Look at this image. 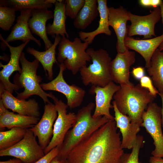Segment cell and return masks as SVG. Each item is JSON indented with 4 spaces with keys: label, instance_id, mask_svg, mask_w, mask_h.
<instances>
[{
    "label": "cell",
    "instance_id": "1",
    "mask_svg": "<svg viewBox=\"0 0 163 163\" xmlns=\"http://www.w3.org/2000/svg\"><path fill=\"white\" fill-rule=\"evenodd\" d=\"M110 120L75 146L69 154L68 163H122L125 153L120 133Z\"/></svg>",
    "mask_w": 163,
    "mask_h": 163
},
{
    "label": "cell",
    "instance_id": "2",
    "mask_svg": "<svg viewBox=\"0 0 163 163\" xmlns=\"http://www.w3.org/2000/svg\"><path fill=\"white\" fill-rule=\"evenodd\" d=\"M95 107V104L91 102L78 110L74 124L59 148V153L56 156L59 159L66 160L75 146L110 120L105 116L94 118L92 112Z\"/></svg>",
    "mask_w": 163,
    "mask_h": 163
},
{
    "label": "cell",
    "instance_id": "3",
    "mask_svg": "<svg viewBox=\"0 0 163 163\" xmlns=\"http://www.w3.org/2000/svg\"><path fill=\"white\" fill-rule=\"evenodd\" d=\"M120 86L113 101L120 112L129 117L131 122L141 125L142 114L155 98L140 84L134 85L130 82Z\"/></svg>",
    "mask_w": 163,
    "mask_h": 163
},
{
    "label": "cell",
    "instance_id": "4",
    "mask_svg": "<svg viewBox=\"0 0 163 163\" xmlns=\"http://www.w3.org/2000/svg\"><path fill=\"white\" fill-rule=\"evenodd\" d=\"M20 62L21 66V72L15 75L13 81L15 84L20 88H24V90L20 93L17 92L16 97L19 99L25 100L32 95H37L42 98L45 104L50 102L48 97L51 98L53 94L51 92L47 93L43 89L40 84L42 78L37 74L39 61L36 59L32 62L29 61L23 52Z\"/></svg>",
    "mask_w": 163,
    "mask_h": 163
},
{
    "label": "cell",
    "instance_id": "5",
    "mask_svg": "<svg viewBox=\"0 0 163 163\" xmlns=\"http://www.w3.org/2000/svg\"><path fill=\"white\" fill-rule=\"evenodd\" d=\"M86 52L91 58L92 63L80 70L83 84L104 87L113 81L110 73L112 60L107 51L102 49L95 50L89 48Z\"/></svg>",
    "mask_w": 163,
    "mask_h": 163
},
{
    "label": "cell",
    "instance_id": "6",
    "mask_svg": "<svg viewBox=\"0 0 163 163\" xmlns=\"http://www.w3.org/2000/svg\"><path fill=\"white\" fill-rule=\"evenodd\" d=\"M89 45L87 42H82L78 37L75 38L73 41L65 37H62L58 47V62L63 63L73 75H76L91 60L86 52Z\"/></svg>",
    "mask_w": 163,
    "mask_h": 163
},
{
    "label": "cell",
    "instance_id": "7",
    "mask_svg": "<svg viewBox=\"0 0 163 163\" xmlns=\"http://www.w3.org/2000/svg\"><path fill=\"white\" fill-rule=\"evenodd\" d=\"M141 126L145 128L153 140L155 148L152 155L163 158L161 107L155 102L151 103L143 112Z\"/></svg>",
    "mask_w": 163,
    "mask_h": 163
},
{
    "label": "cell",
    "instance_id": "8",
    "mask_svg": "<svg viewBox=\"0 0 163 163\" xmlns=\"http://www.w3.org/2000/svg\"><path fill=\"white\" fill-rule=\"evenodd\" d=\"M51 98L55 105L58 116L53 125V136L44 150L45 154L56 147L59 148L60 147L67 133L74 124L76 117L74 113H67V109L69 107L67 104L53 95Z\"/></svg>",
    "mask_w": 163,
    "mask_h": 163
},
{
    "label": "cell",
    "instance_id": "9",
    "mask_svg": "<svg viewBox=\"0 0 163 163\" xmlns=\"http://www.w3.org/2000/svg\"><path fill=\"white\" fill-rule=\"evenodd\" d=\"M44 150L38 143L30 128L24 138L8 149L0 151V156H11L20 160L22 163H34L45 155Z\"/></svg>",
    "mask_w": 163,
    "mask_h": 163
},
{
    "label": "cell",
    "instance_id": "10",
    "mask_svg": "<svg viewBox=\"0 0 163 163\" xmlns=\"http://www.w3.org/2000/svg\"><path fill=\"white\" fill-rule=\"evenodd\" d=\"M58 75L54 79L47 83L40 84L44 90L53 91L63 94L67 99V104L71 109L80 106L82 104L86 94L83 88L73 84L70 85L65 81L63 72L66 69L63 63L59 65Z\"/></svg>",
    "mask_w": 163,
    "mask_h": 163
},
{
    "label": "cell",
    "instance_id": "11",
    "mask_svg": "<svg viewBox=\"0 0 163 163\" xmlns=\"http://www.w3.org/2000/svg\"><path fill=\"white\" fill-rule=\"evenodd\" d=\"M1 47L2 50L8 47L10 53V59L8 63L3 65L0 62V67L2 68L0 72V91L5 90L11 94L14 91L19 90L20 88L9 80V77L15 71L20 73L21 68L19 65L20 59L22 51L27 44L30 41L28 40L17 46H13L6 42L2 40Z\"/></svg>",
    "mask_w": 163,
    "mask_h": 163
},
{
    "label": "cell",
    "instance_id": "12",
    "mask_svg": "<svg viewBox=\"0 0 163 163\" xmlns=\"http://www.w3.org/2000/svg\"><path fill=\"white\" fill-rule=\"evenodd\" d=\"M129 20L131 24L127 27V36H143L145 39L156 37L155 31V24L161 18L160 8H155L150 14L144 16L134 14L130 12Z\"/></svg>",
    "mask_w": 163,
    "mask_h": 163
},
{
    "label": "cell",
    "instance_id": "13",
    "mask_svg": "<svg viewBox=\"0 0 163 163\" xmlns=\"http://www.w3.org/2000/svg\"><path fill=\"white\" fill-rule=\"evenodd\" d=\"M44 110L41 119L30 129L37 137L38 143L44 150L53 136V126L57 117L58 112L55 104L51 102L45 104Z\"/></svg>",
    "mask_w": 163,
    "mask_h": 163
},
{
    "label": "cell",
    "instance_id": "14",
    "mask_svg": "<svg viewBox=\"0 0 163 163\" xmlns=\"http://www.w3.org/2000/svg\"><path fill=\"white\" fill-rule=\"evenodd\" d=\"M120 88V85L113 81L104 87L92 85L89 93L96 94L95 107L93 115L94 118L105 116L110 120H114V117L110 111V109L113 108L111 102L114 94Z\"/></svg>",
    "mask_w": 163,
    "mask_h": 163
},
{
    "label": "cell",
    "instance_id": "15",
    "mask_svg": "<svg viewBox=\"0 0 163 163\" xmlns=\"http://www.w3.org/2000/svg\"><path fill=\"white\" fill-rule=\"evenodd\" d=\"M109 24L114 29L117 41L116 48L117 53H123L129 49L125 46V40L127 36V21L129 20V14L122 6L115 8L108 7Z\"/></svg>",
    "mask_w": 163,
    "mask_h": 163
},
{
    "label": "cell",
    "instance_id": "16",
    "mask_svg": "<svg viewBox=\"0 0 163 163\" xmlns=\"http://www.w3.org/2000/svg\"><path fill=\"white\" fill-rule=\"evenodd\" d=\"M136 59L135 52L129 49L123 53H117L111 63L110 73L113 81L120 85L130 83L129 70Z\"/></svg>",
    "mask_w": 163,
    "mask_h": 163
},
{
    "label": "cell",
    "instance_id": "17",
    "mask_svg": "<svg viewBox=\"0 0 163 163\" xmlns=\"http://www.w3.org/2000/svg\"><path fill=\"white\" fill-rule=\"evenodd\" d=\"M112 105L114 112V120L122 136V147L123 149H132L136 142L141 125L131 122L129 117L120 112L113 101Z\"/></svg>",
    "mask_w": 163,
    "mask_h": 163
},
{
    "label": "cell",
    "instance_id": "18",
    "mask_svg": "<svg viewBox=\"0 0 163 163\" xmlns=\"http://www.w3.org/2000/svg\"><path fill=\"white\" fill-rule=\"evenodd\" d=\"M0 100L6 109L22 115L36 117L40 116L39 105L34 99L27 101L19 99L5 90L0 91Z\"/></svg>",
    "mask_w": 163,
    "mask_h": 163
},
{
    "label": "cell",
    "instance_id": "19",
    "mask_svg": "<svg viewBox=\"0 0 163 163\" xmlns=\"http://www.w3.org/2000/svg\"><path fill=\"white\" fill-rule=\"evenodd\" d=\"M32 10L27 9L20 11V15L18 17L16 23L12 27L10 34L5 40L0 34L1 40L8 43L17 40H21L23 43L32 40L40 46V41L33 36L29 27L28 21L31 16Z\"/></svg>",
    "mask_w": 163,
    "mask_h": 163
},
{
    "label": "cell",
    "instance_id": "20",
    "mask_svg": "<svg viewBox=\"0 0 163 163\" xmlns=\"http://www.w3.org/2000/svg\"><path fill=\"white\" fill-rule=\"evenodd\" d=\"M54 13L48 9H32L28 21V25L31 33L39 36L45 44V49L50 48L53 43L49 39L46 31L47 21L53 18Z\"/></svg>",
    "mask_w": 163,
    "mask_h": 163
},
{
    "label": "cell",
    "instance_id": "21",
    "mask_svg": "<svg viewBox=\"0 0 163 163\" xmlns=\"http://www.w3.org/2000/svg\"><path fill=\"white\" fill-rule=\"evenodd\" d=\"M163 42V32L159 36L144 40L136 39L127 36L124 42L129 49L136 51L143 58L145 62V67L147 68L153 53Z\"/></svg>",
    "mask_w": 163,
    "mask_h": 163
},
{
    "label": "cell",
    "instance_id": "22",
    "mask_svg": "<svg viewBox=\"0 0 163 163\" xmlns=\"http://www.w3.org/2000/svg\"><path fill=\"white\" fill-rule=\"evenodd\" d=\"M40 120L39 117L25 116L10 112L0 101L1 131L5 128L10 129L14 127L30 128L36 124Z\"/></svg>",
    "mask_w": 163,
    "mask_h": 163
},
{
    "label": "cell",
    "instance_id": "23",
    "mask_svg": "<svg viewBox=\"0 0 163 163\" xmlns=\"http://www.w3.org/2000/svg\"><path fill=\"white\" fill-rule=\"evenodd\" d=\"M61 38L60 35H56L52 46L44 51H39L30 47H27L26 50L27 53L34 56L41 63L46 76L50 80L52 81L53 78V65L55 63L58 64L56 57V49Z\"/></svg>",
    "mask_w": 163,
    "mask_h": 163
},
{
    "label": "cell",
    "instance_id": "24",
    "mask_svg": "<svg viewBox=\"0 0 163 163\" xmlns=\"http://www.w3.org/2000/svg\"><path fill=\"white\" fill-rule=\"evenodd\" d=\"M97 3L100 17L98 27L96 30L91 32L81 31L78 33L81 40L88 43L89 44L92 43L95 37L98 34H104L108 36L111 35V31L109 28L107 0H97Z\"/></svg>",
    "mask_w": 163,
    "mask_h": 163
},
{
    "label": "cell",
    "instance_id": "25",
    "mask_svg": "<svg viewBox=\"0 0 163 163\" xmlns=\"http://www.w3.org/2000/svg\"><path fill=\"white\" fill-rule=\"evenodd\" d=\"M53 22L52 24H48L46 26L47 34L61 35L62 37L66 36L69 37L66 27V21L67 18L65 13V1L57 0L54 4Z\"/></svg>",
    "mask_w": 163,
    "mask_h": 163
},
{
    "label": "cell",
    "instance_id": "26",
    "mask_svg": "<svg viewBox=\"0 0 163 163\" xmlns=\"http://www.w3.org/2000/svg\"><path fill=\"white\" fill-rule=\"evenodd\" d=\"M147 69L154 86L159 93L163 94V50H156Z\"/></svg>",
    "mask_w": 163,
    "mask_h": 163
},
{
    "label": "cell",
    "instance_id": "27",
    "mask_svg": "<svg viewBox=\"0 0 163 163\" xmlns=\"http://www.w3.org/2000/svg\"><path fill=\"white\" fill-rule=\"evenodd\" d=\"M97 3V0H85L84 5L73 23L76 28L86 29L99 14Z\"/></svg>",
    "mask_w": 163,
    "mask_h": 163
},
{
    "label": "cell",
    "instance_id": "28",
    "mask_svg": "<svg viewBox=\"0 0 163 163\" xmlns=\"http://www.w3.org/2000/svg\"><path fill=\"white\" fill-rule=\"evenodd\" d=\"M56 0H1L0 6L10 7L16 11L24 9H48L51 8Z\"/></svg>",
    "mask_w": 163,
    "mask_h": 163
},
{
    "label": "cell",
    "instance_id": "29",
    "mask_svg": "<svg viewBox=\"0 0 163 163\" xmlns=\"http://www.w3.org/2000/svg\"><path fill=\"white\" fill-rule=\"evenodd\" d=\"M28 129L14 127L0 132V151L9 148L17 144L24 137Z\"/></svg>",
    "mask_w": 163,
    "mask_h": 163
},
{
    "label": "cell",
    "instance_id": "30",
    "mask_svg": "<svg viewBox=\"0 0 163 163\" xmlns=\"http://www.w3.org/2000/svg\"><path fill=\"white\" fill-rule=\"evenodd\" d=\"M15 12L7 6H0V27L5 31L10 30L15 20Z\"/></svg>",
    "mask_w": 163,
    "mask_h": 163
},
{
    "label": "cell",
    "instance_id": "31",
    "mask_svg": "<svg viewBox=\"0 0 163 163\" xmlns=\"http://www.w3.org/2000/svg\"><path fill=\"white\" fill-rule=\"evenodd\" d=\"M144 138L142 135H138L136 142L130 153H125L122 163H139V156L140 149L144 145Z\"/></svg>",
    "mask_w": 163,
    "mask_h": 163
},
{
    "label": "cell",
    "instance_id": "32",
    "mask_svg": "<svg viewBox=\"0 0 163 163\" xmlns=\"http://www.w3.org/2000/svg\"><path fill=\"white\" fill-rule=\"evenodd\" d=\"M85 0H66L65 13L66 16L75 19L84 5Z\"/></svg>",
    "mask_w": 163,
    "mask_h": 163
},
{
    "label": "cell",
    "instance_id": "33",
    "mask_svg": "<svg viewBox=\"0 0 163 163\" xmlns=\"http://www.w3.org/2000/svg\"><path fill=\"white\" fill-rule=\"evenodd\" d=\"M140 80V85L141 86L147 89L150 94L155 98L159 92L154 86L151 78L148 76L145 75Z\"/></svg>",
    "mask_w": 163,
    "mask_h": 163
},
{
    "label": "cell",
    "instance_id": "34",
    "mask_svg": "<svg viewBox=\"0 0 163 163\" xmlns=\"http://www.w3.org/2000/svg\"><path fill=\"white\" fill-rule=\"evenodd\" d=\"M59 148L56 147L34 163H50L58 155Z\"/></svg>",
    "mask_w": 163,
    "mask_h": 163
},
{
    "label": "cell",
    "instance_id": "35",
    "mask_svg": "<svg viewBox=\"0 0 163 163\" xmlns=\"http://www.w3.org/2000/svg\"><path fill=\"white\" fill-rule=\"evenodd\" d=\"M162 1L161 0H140L139 4L142 6L145 7H152L156 8L159 6Z\"/></svg>",
    "mask_w": 163,
    "mask_h": 163
},
{
    "label": "cell",
    "instance_id": "36",
    "mask_svg": "<svg viewBox=\"0 0 163 163\" xmlns=\"http://www.w3.org/2000/svg\"><path fill=\"white\" fill-rule=\"evenodd\" d=\"M132 73L133 76L136 79L140 80L144 76V68L140 66L133 68Z\"/></svg>",
    "mask_w": 163,
    "mask_h": 163
},
{
    "label": "cell",
    "instance_id": "37",
    "mask_svg": "<svg viewBox=\"0 0 163 163\" xmlns=\"http://www.w3.org/2000/svg\"><path fill=\"white\" fill-rule=\"evenodd\" d=\"M149 163H163V158L152 156L149 160Z\"/></svg>",
    "mask_w": 163,
    "mask_h": 163
},
{
    "label": "cell",
    "instance_id": "38",
    "mask_svg": "<svg viewBox=\"0 0 163 163\" xmlns=\"http://www.w3.org/2000/svg\"><path fill=\"white\" fill-rule=\"evenodd\" d=\"M0 163H22V162L20 160L16 158L10 159L7 161H0Z\"/></svg>",
    "mask_w": 163,
    "mask_h": 163
},
{
    "label": "cell",
    "instance_id": "39",
    "mask_svg": "<svg viewBox=\"0 0 163 163\" xmlns=\"http://www.w3.org/2000/svg\"><path fill=\"white\" fill-rule=\"evenodd\" d=\"M158 94L161 97L162 103V107H161V118H162V127L163 129V94L158 93Z\"/></svg>",
    "mask_w": 163,
    "mask_h": 163
},
{
    "label": "cell",
    "instance_id": "40",
    "mask_svg": "<svg viewBox=\"0 0 163 163\" xmlns=\"http://www.w3.org/2000/svg\"><path fill=\"white\" fill-rule=\"evenodd\" d=\"M65 160H62L56 157L53 159L50 163H64Z\"/></svg>",
    "mask_w": 163,
    "mask_h": 163
},
{
    "label": "cell",
    "instance_id": "41",
    "mask_svg": "<svg viewBox=\"0 0 163 163\" xmlns=\"http://www.w3.org/2000/svg\"><path fill=\"white\" fill-rule=\"evenodd\" d=\"M159 6L160 10L161 21L163 24V2L162 1L161 2Z\"/></svg>",
    "mask_w": 163,
    "mask_h": 163
},
{
    "label": "cell",
    "instance_id": "42",
    "mask_svg": "<svg viewBox=\"0 0 163 163\" xmlns=\"http://www.w3.org/2000/svg\"><path fill=\"white\" fill-rule=\"evenodd\" d=\"M160 50H163V42L161 44L158 48Z\"/></svg>",
    "mask_w": 163,
    "mask_h": 163
},
{
    "label": "cell",
    "instance_id": "43",
    "mask_svg": "<svg viewBox=\"0 0 163 163\" xmlns=\"http://www.w3.org/2000/svg\"><path fill=\"white\" fill-rule=\"evenodd\" d=\"M64 163H68L67 161H66V160H65Z\"/></svg>",
    "mask_w": 163,
    "mask_h": 163
}]
</instances>
